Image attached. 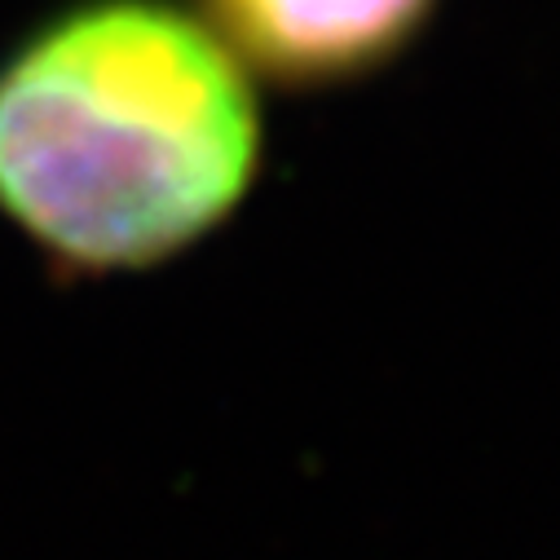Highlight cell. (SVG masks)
Returning <instances> with one entry per match:
<instances>
[{
    "label": "cell",
    "mask_w": 560,
    "mask_h": 560,
    "mask_svg": "<svg viewBox=\"0 0 560 560\" xmlns=\"http://www.w3.org/2000/svg\"><path fill=\"white\" fill-rule=\"evenodd\" d=\"M256 168L234 58L155 0H102L0 71V208L80 265H147L221 221Z\"/></svg>",
    "instance_id": "6da1fadb"
},
{
    "label": "cell",
    "mask_w": 560,
    "mask_h": 560,
    "mask_svg": "<svg viewBox=\"0 0 560 560\" xmlns=\"http://www.w3.org/2000/svg\"><path fill=\"white\" fill-rule=\"evenodd\" d=\"M208 10L269 75L336 80L401 49L433 0H208Z\"/></svg>",
    "instance_id": "7a4b0ae2"
}]
</instances>
